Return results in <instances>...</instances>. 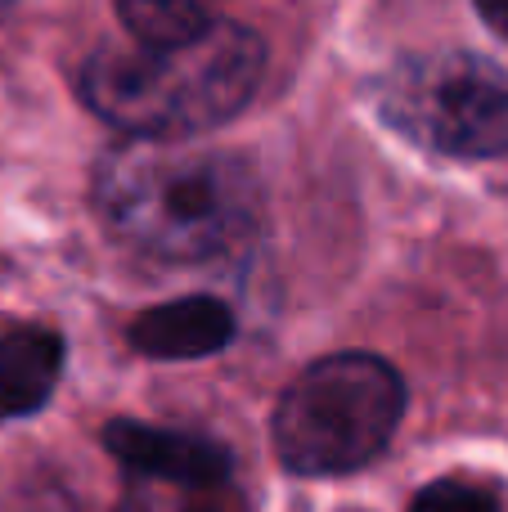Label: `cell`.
I'll list each match as a JSON object with an SVG mask.
<instances>
[{
  "label": "cell",
  "instance_id": "6da1fadb",
  "mask_svg": "<svg viewBox=\"0 0 508 512\" xmlns=\"http://www.w3.org/2000/svg\"><path fill=\"white\" fill-rule=\"evenodd\" d=\"M95 198L117 239L162 261L234 252L261 216L252 162L198 140H122L99 162Z\"/></svg>",
  "mask_w": 508,
  "mask_h": 512
},
{
  "label": "cell",
  "instance_id": "7a4b0ae2",
  "mask_svg": "<svg viewBox=\"0 0 508 512\" xmlns=\"http://www.w3.org/2000/svg\"><path fill=\"white\" fill-rule=\"evenodd\" d=\"M261 59V36L239 23L176 45H108L81 68V99L126 140H194L248 104Z\"/></svg>",
  "mask_w": 508,
  "mask_h": 512
},
{
  "label": "cell",
  "instance_id": "3957f363",
  "mask_svg": "<svg viewBox=\"0 0 508 512\" xmlns=\"http://www.w3.org/2000/svg\"><path fill=\"white\" fill-rule=\"evenodd\" d=\"M405 409L396 369L347 351L302 369L275 409V454L297 477H342L365 468L392 441Z\"/></svg>",
  "mask_w": 508,
  "mask_h": 512
},
{
  "label": "cell",
  "instance_id": "277c9868",
  "mask_svg": "<svg viewBox=\"0 0 508 512\" xmlns=\"http://www.w3.org/2000/svg\"><path fill=\"white\" fill-rule=\"evenodd\" d=\"M387 108L396 126L450 158L508 153V77L477 54H437L396 68Z\"/></svg>",
  "mask_w": 508,
  "mask_h": 512
},
{
  "label": "cell",
  "instance_id": "5b68a950",
  "mask_svg": "<svg viewBox=\"0 0 508 512\" xmlns=\"http://www.w3.org/2000/svg\"><path fill=\"white\" fill-rule=\"evenodd\" d=\"M104 445L131 477H144V481H180V486L230 481L225 450L203 441V436L144 427V423H113L104 432Z\"/></svg>",
  "mask_w": 508,
  "mask_h": 512
},
{
  "label": "cell",
  "instance_id": "8992f818",
  "mask_svg": "<svg viewBox=\"0 0 508 512\" xmlns=\"http://www.w3.org/2000/svg\"><path fill=\"white\" fill-rule=\"evenodd\" d=\"M234 337V315L216 297H180L144 310L131 324V346L153 360H198Z\"/></svg>",
  "mask_w": 508,
  "mask_h": 512
},
{
  "label": "cell",
  "instance_id": "52a82bcc",
  "mask_svg": "<svg viewBox=\"0 0 508 512\" xmlns=\"http://www.w3.org/2000/svg\"><path fill=\"white\" fill-rule=\"evenodd\" d=\"M63 369V337L50 328H14L0 337V423L50 400Z\"/></svg>",
  "mask_w": 508,
  "mask_h": 512
},
{
  "label": "cell",
  "instance_id": "ba28073f",
  "mask_svg": "<svg viewBox=\"0 0 508 512\" xmlns=\"http://www.w3.org/2000/svg\"><path fill=\"white\" fill-rule=\"evenodd\" d=\"M216 5L221 0H117V14L135 45H176L221 23Z\"/></svg>",
  "mask_w": 508,
  "mask_h": 512
},
{
  "label": "cell",
  "instance_id": "9c48e42d",
  "mask_svg": "<svg viewBox=\"0 0 508 512\" xmlns=\"http://www.w3.org/2000/svg\"><path fill=\"white\" fill-rule=\"evenodd\" d=\"M117 512H248V504H243V495L230 486V481L180 486V481L131 477Z\"/></svg>",
  "mask_w": 508,
  "mask_h": 512
},
{
  "label": "cell",
  "instance_id": "30bf717a",
  "mask_svg": "<svg viewBox=\"0 0 508 512\" xmlns=\"http://www.w3.org/2000/svg\"><path fill=\"white\" fill-rule=\"evenodd\" d=\"M410 512H504L500 499L486 486H473V481H432L414 495Z\"/></svg>",
  "mask_w": 508,
  "mask_h": 512
},
{
  "label": "cell",
  "instance_id": "8fae6325",
  "mask_svg": "<svg viewBox=\"0 0 508 512\" xmlns=\"http://www.w3.org/2000/svg\"><path fill=\"white\" fill-rule=\"evenodd\" d=\"M477 14H482L486 23L508 41V0H477Z\"/></svg>",
  "mask_w": 508,
  "mask_h": 512
}]
</instances>
